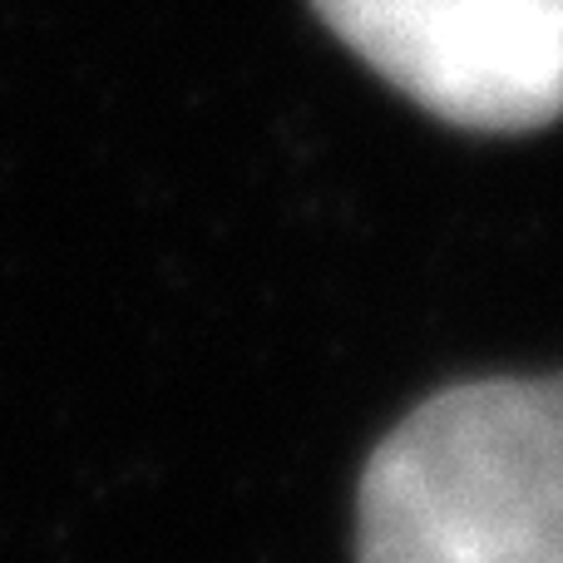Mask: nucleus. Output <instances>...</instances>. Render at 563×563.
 <instances>
[{"instance_id":"f257e3e1","label":"nucleus","mask_w":563,"mask_h":563,"mask_svg":"<svg viewBox=\"0 0 563 563\" xmlns=\"http://www.w3.org/2000/svg\"><path fill=\"white\" fill-rule=\"evenodd\" d=\"M356 563H563V376L420 400L361 470Z\"/></svg>"},{"instance_id":"f03ea898","label":"nucleus","mask_w":563,"mask_h":563,"mask_svg":"<svg viewBox=\"0 0 563 563\" xmlns=\"http://www.w3.org/2000/svg\"><path fill=\"white\" fill-rule=\"evenodd\" d=\"M426 114L475 134L563 119V0H311Z\"/></svg>"}]
</instances>
